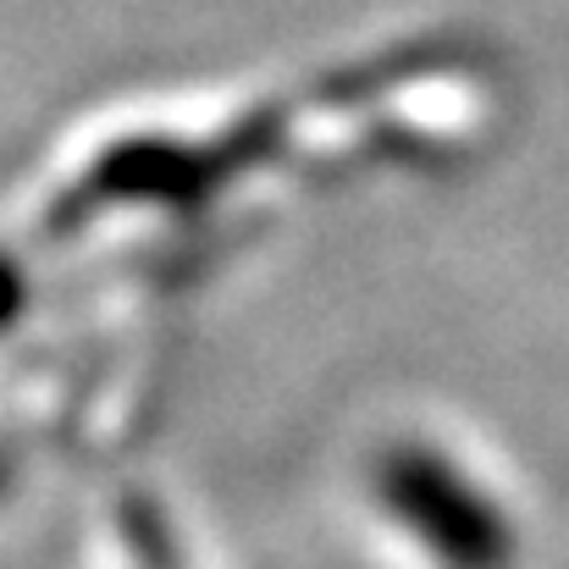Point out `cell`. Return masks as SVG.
Wrapping results in <instances>:
<instances>
[{"label": "cell", "mask_w": 569, "mask_h": 569, "mask_svg": "<svg viewBox=\"0 0 569 569\" xmlns=\"http://www.w3.org/2000/svg\"><path fill=\"white\" fill-rule=\"evenodd\" d=\"M381 503L409 520V531L453 569H503L515 553V537L487 503L465 470L437 459L431 448H392L377 470Z\"/></svg>", "instance_id": "cell-1"}]
</instances>
